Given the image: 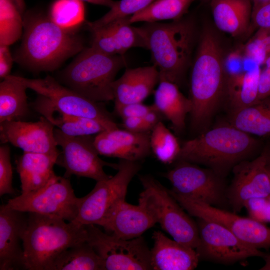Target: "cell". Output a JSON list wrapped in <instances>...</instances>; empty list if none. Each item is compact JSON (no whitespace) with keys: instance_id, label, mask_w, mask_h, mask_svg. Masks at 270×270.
Masks as SVG:
<instances>
[{"instance_id":"48","label":"cell","mask_w":270,"mask_h":270,"mask_svg":"<svg viewBox=\"0 0 270 270\" xmlns=\"http://www.w3.org/2000/svg\"><path fill=\"white\" fill-rule=\"evenodd\" d=\"M264 262V265L262 267L260 270H270V254H265L264 256L262 258Z\"/></svg>"},{"instance_id":"8","label":"cell","mask_w":270,"mask_h":270,"mask_svg":"<svg viewBox=\"0 0 270 270\" xmlns=\"http://www.w3.org/2000/svg\"><path fill=\"white\" fill-rule=\"evenodd\" d=\"M140 168L139 162L120 160L114 176L96 182L88 194L80 198L78 214L73 222L98 226L111 211L125 200L128 186Z\"/></svg>"},{"instance_id":"44","label":"cell","mask_w":270,"mask_h":270,"mask_svg":"<svg viewBox=\"0 0 270 270\" xmlns=\"http://www.w3.org/2000/svg\"><path fill=\"white\" fill-rule=\"evenodd\" d=\"M122 126L124 130L134 132H148L142 117H130L122 118Z\"/></svg>"},{"instance_id":"14","label":"cell","mask_w":270,"mask_h":270,"mask_svg":"<svg viewBox=\"0 0 270 270\" xmlns=\"http://www.w3.org/2000/svg\"><path fill=\"white\" fill-rule=\"evenodd\" d=\"M199 243L195 249L200 260L232 264L266 253L242 242L223 226L201 218L196 220Z\"/></svg>"},{"instance_id":"32","label":"cell","mask_w":270,"mask_h":270,"mask_svg":"<svg viewBox=\"0 0 270 270\" xmlns=\"http://www.w3.org/2000/svg\"><path fill=\"white\" fill-rule=\"evenodd\" d=\"M196 0H156L144 9L130 16V22H153L178 20L187 13Z\"/></svg>"},{"instance_id":"12","label":"cell","mask_w":270,"mask_h":270,"mask_svg":"<svg viewBox=\"0 0 270 270\" xmlns=\"http://www.w3.org/2000/svg\"><path fill=\"white\" fill-rule=\"evenodd\" d=\"M14 76L28 88L45 96L57 108L66 114L96 120L106 130L118 128L112 116L100 102L92 100L62 86L51 76H47L43 78Z\"/></svg>"},{"instance_id":"19","label":"cell","mask_w":270,"mask_h":270,"mask_svg":"<svg viewBox=\"0 0 270 270\" xmlns=\"http://www.w3.org/2000/svg\"><path fill=\"white\" fill-rule=\"evenodd\" d=\"M130 16L115 20L104 26L89 30L90 46L109 55H124L130 48L147 49L140 27L132 26Z\"/></svg>"},{"instance_id":"52","label":"cell","mask_w":270,"mask_h":270,"mask_svg":"<svg viewBox=\"0 0 270 270\" xmlns=\"http://www.w3.org/2000/svg\"><path fill=\"white\" fill-rule=\"evenodd\" d=\"M267 170H268V172L269 174V176H270V167H268V166H267Z\"/></svg>"},{"instance_id":"17","label":"cell","mask_w":270,"mask_h":270,"mask_svg":"<svg viewBox=\"0 0 270 270\" xmlns=\"http://www.w3.org/2000/svg\"><path fill=\"white\" fill-rule=\"evenodd\" d=\"M54 126L42 116L36 122L22 120L0 123V140L2 144L10 143L24 152L58 154V152Z\"/></svg>"},{"instance_id":"27","label":"cell","mask_w":270,"mask_h":270,"mask_svg":"<svg viewBox=\"0 0 270 270\" xmlns=\"http://www.w3.org/2000/svg\"><path fill=\"white\" fill-rule=\"evenodd\" d=\"M154 106L164 118L170 120L177 133L185 128L186 118L192 110L190 98L185 96L175 83L160 80L154 92Z\"/></svg>"},{"instance_id":"38","label":"cell","mask_w":270,"mask_h":270,"mask_svg":"<svg viewBox=\"0 0 270 270\" xmlns=\"http://www.w3.org/2000/svg\"><path fill=\"white\" fill-rule=\"evenodd\" d=\"M249 218L260 222H270V196L249 200L245 204Z\"/></svg>"},{"instance_id":"28","label":"cell","mask_w":270,"mask_h":270,"mask_svg":"<svg viewBox=\"0 0 270 270\" xmlns=\"http://www.w3.org/2000/svg\"><path fill=\"white\" fill-rule=\"evenodd\" d=\"M27 87L9 75L0 83V123L22 120L29 112Z\"/></svg>"},{"instance_id":"9","label":"cell","mask_w":270,"mask_h":270,"mask_svg":"<svg viewBox=\"0 0 270 270\" xmlns=\"http://www.w3.org/2000/svg\"><path fill=\"white\" fill-rule=\"evenodd\" d=\"M80 198L74 194L68 178L56 174L42 188L10 199L6 206L24 212H34L73 222Z\"/></svg>"},{"instance_id":"1","label":"cell","mask_w":270,"mask_h":270,"mask_svg":"<svg viewBox=\"0 0 270 270\" xmlns=\"http://www.w3.org/2000/svg\"><path fill=\"white\" fill-rule=\"evenodd\" d=\"M24 22L22 42L14 58L30 71L54 70L84 48L79 36L62 28L48 16L28 13Z\"/></svg>"},{"instance_id":"2","label":"cell","mask_w":270,"mask_h":270,"mask_svg":"<svg viewBox=\"0 0 270 270\" xmlns=\"http://www.w3.org/2000/svg\"><path fill=\"white\" fill-rule=\"evenodd\" d=\"M224 56L218 39L210 30L202 33L190 78V126L206 128L218 108L226 82Z\"/></svg>"},{"instance_id":"26","label":"cell","mask_w":270,"mask_h":270,"mask_svg":"<svg viewBox=\"0 0 270 270\" xmlns=\"http://www.w3.org/2000/svg\"><path fill=\"white\" fill-rule=\"evenodd\" d=\"M59 155L24 152L16 162L21 194L42 188L56 175L54 166L56 164Z\"/></svg>"},{"instance_id":"31","label":"cell","mask_w":270,"mask_h":270,"mask_svg":"<svg viewBox=\"0 0 270 270\" xmlns=\"http://www.w3.org/2000/svg\"><path fill=\"white\" fill-rule=\"evenodd\" d=\"M230 124L250 134L270 136V107L261 101L233 112Z\"/></svg>"},{"instance_id":"24","label":"cell","mask_w":270,"mask_h":270,"mask_svg":"<svg viewBox=\"0 0 270 270\" xmlns=\"http://www.w3.org/2000/svg\"><path fill=\"white\" fill-rule=\"evenodd\" d=\"M34 110L57 127L64 134L71 136L98 134L106 129L96 120L66 114L54 106L45 96L39 95L33 104Z\"/></svg>"},{"instance_id":"16","label":"cell","mask_w":270,"mask_h":270,"mask_svg":"<svg viewBox=\"0 0 270 270\" xmlns=\"http://www.w3.org/2000/svg\"><path fill=\"white\" fill-rule=\"evenodd\" d=\"M233 178L226 189V198L232 212H239L250 199L270 196V176L264 152L246 160L232 168Z\"/></svg>"},{"instance_id":"13","label":"cell","mask_w":270,"mask_h":270,"mask_svg":"<svg viewBox=\"0 0 270 270\" xmlns=\"http://www.w3.org/2000/svg\"><path fill=\"white\" fill-rule=\"evenodd\" d=\"M169 191L190 215L223 226L242 242L256 248H270V228L264 223L184 196L172 190Z\"/></svg>"},{"instance_id":"33","label":"cell","mask_w":270,"mask_h":270,"mask_svg":"<svg viewBox=\"0 0 270 270\" xmlns=\"http://www.w3.org/2000/svg\"><path fill=\"white\" fill-rule=\"evenodd\" d=\"M22 16L12 0H0V45L10 46L22 36Z\"/></svg>"},{"instance_id":"21","label":"cell","mask_w":270,"mask_h":270,"mask_svg":"<svg viewBox=\"0 0 270 270\" xmlns=\"http://www.w3.org/2000/svg\"><path fill=\"white\" fill-rule=\"evenodd\" d=\"M156 224L142 205H132L125 200L120 203L100 223L105 232L124 240L142 236Z\"/></svg>"},{"instance_id":"42","label":"cell","mask_w":270,"mask_h":270,"mask_svg":"<svg viewBox=\"0 0 270 270\" xmlns=\"http://www.w3.org/2000/svg\"><path fill=\"white\" fill-rule=\"evenodd\" d=\"M262 66L264 67L261 68L258 80V102L270 96V55Z\"/></svg>"},{"instance_id":"3","label":"cell","mask_w":270,"mask_h":270,"mask_svg":"<svg viewBox=\"0 0 270 270\" xmlns=\"http://www.w3.org/2000/svg\"><path fill=\"white\" fill-rule=\"evenodd\" d=\"M258 142L234 126H220L202 132L182 144L176 161L202 164L224 178L236 164L256 150Z\"/></svg>"},{"instance_id":"37","label":"cell","mask_w":270,"mask_h":270,"mask_svg":"<svg viewBox=\"0 0 270 270\" xmlns=\"http://www.w3.org/2000/svg\"><path fill=\"white\" fill-rule=\"evenodd\" d=\"M12 170L10 162V148L8 144L0 147V196L14 194L12 186Z\"/></svg>"},{"instance_id":"43","label":"cell","mask_w":270,"mask_h":270,"mask_svg":"<svg viewBox=\"0 0 270 270\" xmlns=\"http://www.w3.org/2000/svg\"><path fill=\"white\" fill-rule=\"evenodd\" d=\"M9 46L0 45V78L2 80L10 75L14 62Z\"/></svg>"},{"instance_id":"5","label":"cell","mask_w":270,"mask_h":270,"mask_svg":"<svg viewBox=\"0 0 270 270\" xmlns=\"http://www.w3.org/2000/svg\"><path fill=\"white\" fill-rule=\"evenodd\" d=\"M22 268L48 270L62 252L86 241V225L34 212L28 213L22 235Z\"/></svg>"},{"instance_id":"39","label":"cell","mask_w":270,"mask_h":270,"mask_svg":"<svg viewBox=\"0 0 270 270\" xmlns=\"http://www.w3.org/2000/svg\"><path fill=\"white\" fill-rule=\"evenodd\" d=\"M226 78L238 75L244 72L242 48L234 50L223 59Z\"/></svg>"},{"instance_id":"11","label":"cell","mask_w":270,"mask_h":270,"mask_svg":"<svg viewBox=\"0 0 270 270\" xmlns=\"http://www.w3.org/2000/svg\"><path fill=\"white\" fill-rule=\"evenodd\" d=\"M165 176L172 186L171 190L178 194L220 208L229 206L224 178L210 168L176 161Z\"/></svg>"},{"instance_id":"30","label":"cell","mask_w":270,"mask_h":270,"mask_svg":"<svg viewBox=\"0 0 270 270\" xmlns=\"http://www.w3.org/2000/svg\"><path fill=\"white\" fill-rule=\"evenodd\" d=\"M48 270H104L102 259L86 241L74 244L59 254Z\"/></svg>"},{"instance_id":"25","label":"cell","mask_w":270,"mask_h":270,"mask_svg":"<svg viewBox=\"0 0 270 270\" xmlns=\"http://www.w3.org/2000/svg\"><path fill=\"white\" fill-rule=\"evenodd\" d=\"M210 7L214 24L220 30L238 36L250 30V0H210Z\"/></svg>"},{"instance_id":"4","label":"cell","mask_w":270,"mask_h":270,"mask_svg":"<svg viewBox=\"0 0 270 270\" xmlns=\"http://www.w3.org/2000/svg\"><path fill=\"white\" fill-rule=\"evenodd\" d=\"M140 28L160 80L178 86L190 62L195 42L193 20L182 18L168 23L145 22Z\"/></svg>"},{"instance_id":"18","label":"cell","mask_w":270,"mask_h":270,"mask_svg":"<svg viewBox=\"0 0 270 270\" xmlns=\"http://www.w3.org/2000/svg\"><path fill=\"white\" fill-rule=\"evenodd\" d=\"M150 132H134L118 128L96 134L94 144L100 155L140 162L151 152Z\"/></svg>"},{"instance_id":"34","label":"cell","mask_w":270,"mask_h":270,"mask_svg":"<svg viewBox=\"0 0 270 270\" xmlns=\"http://www.w3.org/2000/svg\"><path fill=\"white\" fill-rule=\"evenodd\" d=\"M48 16L62 28L74 32L84 21L85 9L80 0H55Z\"/></svg>"},{"instance_id":"35","label":"cell","mask_w":270,"mask_h":270,"mask_svg":"<svg viewBox=\"0 0 270 270\" xmlns=\"http://www.w3.org/2000/svg\"><path fill=\"white\" fill-rule=\"evenodd\" d=\"M150 142L151 151L159 161L168 164L176 162L181 146L162 122L151 131Z\"/></svg>"},{"instance_id":"47","label":"cell","mask_w":270,"mask_h":270,"mask_svg":"<svg viewBox=\"0 0 270 270\" xmlns=\"http://www.w3.org/2000/svg\"><path fill=\"white\" fill-rule=\"evenodd\" d=\"M88 3L103 6L111 8L114 4L115 1L113 0H80Z\"/></svg>"},{"instance_id":"20","label":"cell","mask_w":270,"mask_h":270,"mask_svg":"<svg viewBox=\"0 0 270 270\" xmlns=\"http://www.w3.org/2000/svg\"><path fill=\"white\" fill-rule=\"evenodd\" d=\"M24 212L0 206V270L22 268V235L27 224Z\"/></svg>"},{"instance_id":"10","label":"cell","mask_w":270,"mask_h":270,"mask_svg":"<svg viewBox=\"0 0 270 270\" xmlns=\"http://www.w3.org/2000/svg\"><path fill=\"white\" fill-rule=\"evenodd\" d=\"M86 241L102 260L104 270H152L150 250L142 236L124 240L86 225Z\"/></svg>"},{"instance_id":"22","label":"cell","mask_w":270,"mask_h":270,"mask_svg":"<svg viewBox=\"0 0 270 270\" xmlns=\"http://www.w3.org/2000/svg\"><path fill=\"white\" fill-rule=\"evenodd\" d=\"M150 250L152 270H192L200 259L195 249L172 240L160 230L152 236Z\"/></svg>"},{"instance_id":"50","label":"cell","mask_w":270,"mask_h":270,"mask_svg":"<svg viewBox=\"0 0 270 270\" xmlns=\"http://www.w3.org/2000/svg\"><path fill=\"white\" fill-rule=\"evenodd\" d=\"M252 4V8L258 7L270 2V0H250Z\"/></svg>"},{"instance_id":"41","label":"cell","mask_w":270,"mask_h":270,"mask_svg":"<svg viewBox=\"0 0 270 270\" xmlns=\"http://www.w3.org/2000/svg\"><path fill=\"white\" fill-rule=\"evenodd\" d=\"M251 22L254 28H270V2L252 8Z\"/></svg>"},{"instance_id":"29","label":"cell","mask_w":270,"mask_h":270,"mask_svg":"<svg viewBox=\"0 0 270 270\" xmlns=\"http://www.w3.org/2000/svg\"><path fill=\"white\" fill-rule=\"evenodd\" d=\"M261 66H256L226 78L232 112L258 103V80Z\"/></svg>"},{"instance_id":"45","label":"cell","mask_w":270,"mask_h":270,"mask_svg":"<svg viewBox=\"0 0 270 270\" xmlns=\"http://www.w3.org/2000/svg\"><path fill=\"white\" fill-rule=\"evenodd\" d=\"M153 104V107L147 114L142 116L146 129L148 132H151L154 126L160 122H162L164 116L156 108Z\"/></svg>"},{"instance_id":"7","label":"cell","mask_w":270,"mask_h":270,"mask_svg":"<svg viewBox=\"0 0 270 270\" xmlns=\"http://www.w3.org/2000/svg\"><path fill=\"white\" fill-rule=\"evenodd\" d=\"M144 188L138 204L144 207L156 223L174 240L196 249L199 243L197 223L164 186L152 176H140Z\"/></svg>"},{"instance_id":"6","label":"cell","mask_w":270,"mask_h":270,"mask_svg":"<svg viewBox=\"0 0 270 270\" xmlns=\"http://www.w3.org/2000/svg\"><path fill=\"white\" fill-rule=\"evenodd\" d=\"M126 64L124 55H109L90 46L84 48L60 73L66 86L96 102L114 100L112 84Z\"/></svg>"},{"instance_id":"51","label":"cell","mask_w":270,"mask_h":270,"mask_svg":"<svg viewBox=\"0 0 270 270\" xmlns=\"http://www.w3.org/2000/svg\"><path fill=\"white\" fill-rule=\"evenodd\" d=\"M266 155V158L267 166L270 167V147L266 151L264 152Z\"/></svg>"},{"instance_id":"36","label":"cell","mask_w":270,"mask_h":270,"mask_svg":"<svg viewBox=\"0 0 270 270\" xmlns=\"http://www.w3.org/2000/svg\"><path fill=\"white\" fill-rule=\"evenodd\" d=\"M156 0H120L115 1L110 10L99 19L86 22L88 30L104 26L115 20L130 16Z\"/></svg>"},{"instance_id":"46","label":"cell","mask_w":270,"mask_h":270,"mask_svg":"<svg viewBox=\"0 0 270 270\" xmlns=\"http://www.w3.org/2000/svg\"><path fill=\"white\" fill-rule=\"evenodd\" d=\"M255 36L259 38L264 45L268 54L270 55V28L258 29Z\"/></svg>"},{"instance_id":"40","label":"cell","mask_w":270,"mask_h":270,"mask_svg":"<svg viewBox=\"0 0 270 270\" xmlns=\"http://www.w3.org/2000/svg\"><path fill=\"white\" fill-rule=\"evenodd\" d=\"M153 104L148 106L142 102L131 103L114 106V111L122 118L130 117H142L152 109Z\"/></svg>"},{"instance_id":"15","label":"cell","mask_w":270,"mask_h":270,"mask_svg":"<svg viewBox=\"0 0 270 270\" xmlns=\"http://www.w3.org/2000/svg\"><path fill=\"white\" fill-rule=\"evenodd\" d=\"M54 135L58 146L62 148L56 164L66 170L65 177L74 175L98 182L111 176L104 172V166L118 169V164L106 162L100 158L92 136H68L58 128H54Z\"/></svg>"},{"instance_id":"49","label":"cell","mask_w":270,"mask_h":270,"mask_svg":"<svg viewBox=\"0 0 270 270\" xmlns=\"http://www.w3.org/2000/svg\"><path fill=\"white\" fill-rule=\"evenodd\" d=\"M22 14L25 10L26 4L24 0H12Z\"/></svg>"},{"instance_id":"23","label":"cell","mask_w":270,"mask_h":270,"mask_svg":"<svg viewBox=\"0 0 270 270\" xmlns=\"http://www.w3.org/2000/svg\"><path fill=\"white\" fill-rule=\"evenodd\" d=\"M159 81V72L154 65L126 69L112 84L114 106L142 102Z\"/></svg>"}]
</instances>
